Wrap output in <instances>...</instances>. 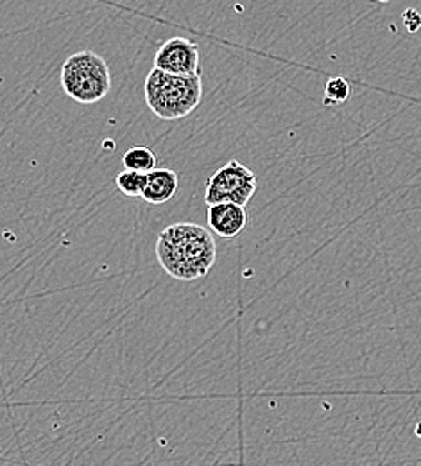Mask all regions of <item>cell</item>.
<instances>
[{
  "mask_svg": "<svg viewBox=\"0 0 421 466\" xmlns=\"http://www.w3.org/2000/svg\"><path fill=\"white\" fill-rule=\"evenodd\" d=\"M217 248L210 230L194 223H176L156 238V258L164 271L181 282H192L210 273Z\"/></svg>",
  "mask_w": 421,
  "mask_h": 466,
  "instance_id": "cell-1",
  "label": "cell"
},
{
  "mask_svg": "<svg viewBox=\"0 0 421 466\" xmlns=\"http://www.w3.org/2000/svg\"><path fill=\"white\" fill-rule=\"evenodd\" d=\"M149 110L162 120H178L190 116L203 99L201 76H175L153 68L144 83Z\"/></svg>",
  "mask_w": 421,
  "mask_h": 466,
  "instance_id": "cell-2",
  "label": "cell"
},
{
  "mask_svg": "<svg viewBox=\"0 0 421 466\" xmlns=\"http://www.w3.org/2000/svg\"><path fill=\"white\" fill-rule=\"evenodd\" d=\"M61 86L65 94L81 105L103 101L112 90V72L106 59L94 51H79L61 66Z\"/></svg>",
  "mask_w": 421,
  "mask_h": 466,
  "instance_id": "cell-3",
  "label": "cell"
},
{
  "mask_svg": "<svg viewBox=\"0 0 421 466\" xmlns=\"http://www.w3.org/2000/svg\"><path fill=\"white\" fill-rule=\"evenodd\" d=\"M256 192V176L237 160H230L226 166L217 169L206 181L205 201L216 203H236L246 207Z\"/></svg>",
  "mask_w": 421,
  "mask_h": 466,
  "instance_id": "cell-4",
  "label": "cell"
},
{
  "mask_svg": "<svg viewBox=\"0 0 421 466\" xmlns=\"http://www.w3.org/2000/svg\"><path fill=\"white\" fill-rule=\"evenodd\" d=\"M153 68L175 76H201L199 47L186 38H169L158 47Z\"/></svg>",
  "mask_w": 421,
  "mask_h": 466,
  "instance_id": "cell-5",
  "label": "cell"
},
{
  "mask_svg": "<svg viewBox=\"0 0 421 466\" xmlns=\"http://www.w3.org/2000/svg\"><path fill=\"white\" fill-rule=\"evenodd\" d=\"M206 221L210 232L223 238H234L241 235L247 225L246 207L236 203H216L208 205Z\"/></svg>",
  "mask_w": 421,
  "mask_h": 466,
  "instance_id": "cell-6",
  "label": "cell"
},
{
  "mask_svg": "<svg viewBox=\"0 0 421 466\" xmlns=\"http://www.w3.org/2000/svg\"><path fill=\"white\" fill-rule=\"evenodd\" d=\"M180 187V177L171 169H155L147 173V183L142 199L149 205H164L175 198Z\"/></svg>",
  "mask_w": 421,
  "mask_h": 466,
  "instance_id": "cell-7",
  "label": "cell"
},
{
  "mask_svg": "<svg viewBox=\"0 0 421 466\" xmlns=\"http://www.w3.org/2000/svg\"><path fill=\"white\" fill-rule=\"evenodd\" d=\"M122 164H124V169L147 175V173L156 169L158 158H156L153 149H149L145 146H136V147H131L129 151L124 153Z\"/></svg>",
  "mask_w": 421,
  "mask_h": 466,
  "instance_id": "cell-8",
  "label": "cell"
},
{
  "mask_svg": "<svg viewBox=\"0 0 421 466\" xmlns=\"http://www.w3.org/2000/svg\"><path fill=\"white\" fill-rule=\"evenodd\" d=\"M115 183H117V188L121 190L124 196H127V198H142V192H144L145 183H147V175L124 169L121 175L117 176Z\"/></svg>",
  "mask_w": 421,
  "mask_h": 466,
  "instance_id": "cell-9",
  "label": "cell"
},
{
  "mask_svg": "<svg viewBox=\"0 0 421 466\" xmlns=\"http://www.w3.org/2000/svg\"><path fill=\"white\" fill-rule=\"evenodd\" d=\"M352 96V86L343 77H332L328 79L325 86V105L326 106H339L345 105Z\"/></svg>",
  "mask_w": 421,
  "mask_h": 466,
  "instance_id": "cell-10",
  "label": "cell"
},
{
  "mask_svg": "<svg viewBox=\"0 0 421 466\" xmlns=\"http://www.w3.org/2000/svg\"><path fill=\"white\" fill-rule=\"evenodd\" d=\"M404 24L407 25V29H409L411 33H416L421 25L420 13H418L416 9H407V11L404 13Z\"/></svg>",
  "mask_w": 421,
  "mask_h": 466,
  "instance_id": "cell-11",
  "label": "cell"
},
{
  "mask_svg": "<svg viewBox=\"0 0 421 466\" xmlns=\"http://www.w3.org/2000/svg\"><path fill=\"white\" fill-rule=\"evenodd\" d=\"M416 436H418V438H421V423H418V425H416Z\"/></svg>",
  "mask_w": 421,
  "mask_h": 466,
  "instance_id": "cell-12",
  "label": "cell"
}]
</instances>
